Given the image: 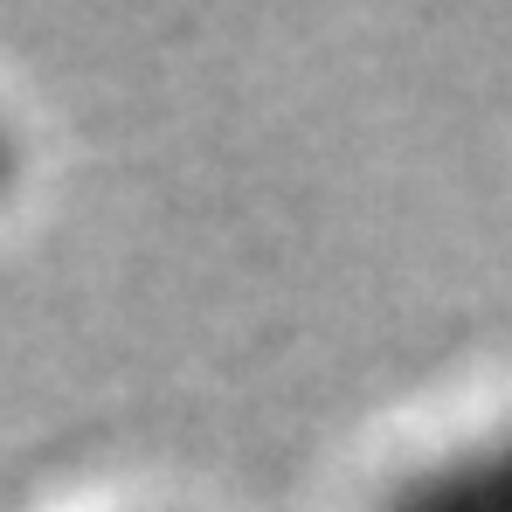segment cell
<instances>
[{"mask_svg":"<svg viewBox=\"0 0 512 512\" xmlns=\"http://www.w3.org/2000/svg\"><path fill=\"white\" fill-rule=\"evenodd\" d=\"M14 180V153H7V132H0V187Z\"/></svg>","mask_w":512,"mask_h":512,"instance_id":"obj_2","label":"cell"},{"mask_svg":"<svg viewBox=\"0 0 512 512\" xmlns=\"http://www.w3.org/2000/svg\"><path fill=\"white\" fill-rule=\"evenodd\" d=\"M395 512H512V436L499 450H478V457L429 471Z\"/></svg>","mask_w":512,"mask_h":512,"instance_id":"obj_1","label":"cell"}]
</instances>
